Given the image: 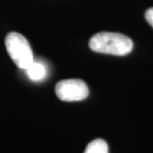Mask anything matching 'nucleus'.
Returning <instances> with one entry per match:
<instances>
[{
	"label": "nucleus",
	"instance_id": "6",
	"mask_svg": "<svg viewBox=\"0 0 153 153\" xmlns=\"http://www.w3.org/2000/svg\"><path fill=\"white\" fill-rule=\"evenodd\" d=\"M145 18L147 22L153 27V7L148 9L145 13Z\"/></svg>",
	"mask_w": 153,
	"mask_h": 153
},
{
	"label": "nucleus",
	"instance_id": "2",
	"mask_svg": "<svg viewBox=\"0 0 153 153\" xmlns=\"http://www.w3.org/2000/svg\"><path fill=\"white\" fill-rule=\"evenodd\" d=\"M7 52L14 63L22 70H27L32 65L34 58L27 39L16 32L8 33L5 38Z\"/></svg>",
	"mask_w": 153,
	"mask_h": 153
},
{
	"label": "nucleus",
	"instance_id": "1",
	"mask_svg": "<svg viewBox=\"0 0 153 153\" xmlns=\"http://www.w3.org/2000/svg\"><path fill=\"white\" fill-rule=\"evenodd\" d=\"M88 45L94 52L117 56L128 55L134 48V43L128 36L108 32L94 34L90 38Z\"/></svg>",
	"mask_w": 153,
	"mask_h": 153
},
{
	"label": "nucleus",
	"instance_id": "4",
	"mask_svg": "<svg viewBox=\"0 0 153 153\" xmlns=\"http://www.w3.org/2000/svg\"><path fill=\"white\" fill-rule=\"evenodd\" d=\"M29 77L33 81H40L44 78L46 74V69L44 66L37 61H33L32 65L26 70Z\"/></svg>",
	"mask_w": 153,
	"mask_h": 153
},
{
	"label": "nucleus",
	"instance_id": "5",
	"mask_svg": "<svg viewBox=\"0 0 153 153\" xmlns=\"http://www.w3.org/2000/svg\"><path fill=\"white\" fill-rule=\"evenodd\" d=\"M108 145L102 139H96L89 143L84 153H108Z\"/></svg>",
	"mask_w": 153,
	"mask_h": 153
},
{
	"label": "nucleus",
	"instance_id": "3",
	"mask_svg": "<svg viewBox=\"0 0 153 153\" xmlns=\"http://www.w3.org/2000/svg\"><path fill=\"white\" fill-rule=\"evenodd\" d=\"M57 97L66 102L79 101L86 99L89 90L86 82L81 79H66L57 82L55 85Z\"/></svg>",
	"mask_w": 153,
	"mask_h": 153
}]
</instances>
